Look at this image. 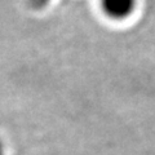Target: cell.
I'll list each match as a JSON object with an SVG mask.
<instances>
[{"instance_id":"obj_1","label":"cell","mask_w":155,"mask_h":155,"mask_svg":"<svg viewBox=\"0 0 155 155\" xmlns=\"http://www.w3.org/2000/svg\"><path fill=\"white\" fill-rule=\"evenodd\" d=\"M100 3L102 12L116 21L130 17L137 7V0H100Z\"/></svg>"},{"instance_id":"obj_3","label":"cell","mask_w":155,"mask_h":155,"mask_svg":"<svg viewBox=\"0 0 155 155\" xmlns=\"http://www.w3.org/2000/svg\"><path fill=\"white\" fill-rule=\"evenodd\" d=\"M0 155H5V151H4V146H3L2 142H0Z\"/></svg>"},{"instance_id":"obj_2","label":"cell","mask_w":155,"mask_h":155,"mask_svg":"<svg viewBox=\"0 0 155 155\" xmlns=\"http://www.w3.org/2000/svg\"><path fill=\"white\" fill-rule=\"evenodd\" d=\"M27 2L34 9H43L51 3V0H27Z\"/></svg>"}]
</instances>
